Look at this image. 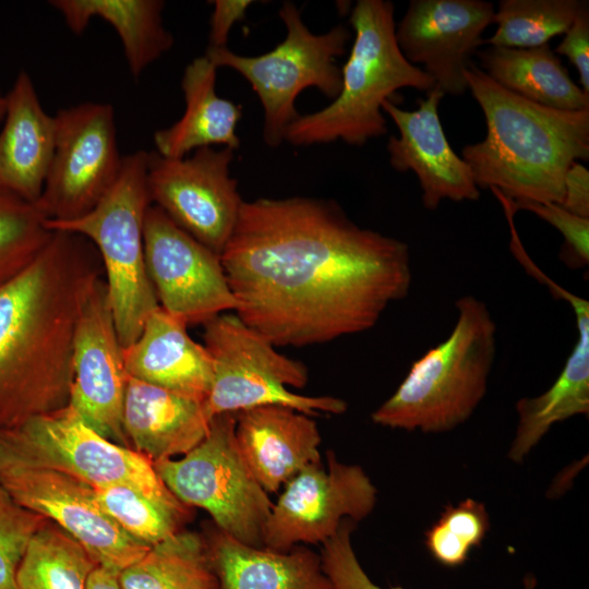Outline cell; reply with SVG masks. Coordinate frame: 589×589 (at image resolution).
I'll list each match as a JSON object with an SVG mask.
<instances>
[{
  "label": "cell",
  "instance_id": "1",
  "mask_svg": "<svg viewBox=\"0 0 589 589\" xmlns=\"http://www.w3.org/2000/svg\"><path fill=\"white\" fill-rule=\"evenodd\" d=\"M220 260L235 313L274 346L365 332L412 281L408 244L329 199L244 201Z\"/></svg>",
  "mask_w": 589,
  "mask_h": 589
},
{
  "label": "cell",
  "instance_id": "2",
  "mask_svg": "<svg viewBox=\"0 0 589 589\" xmlns=\"http://www.w3.org/2000/svg\"><path fill=\"white\" fill-rule=\"evenodd\" d=\"M101 262L84 237L52 230L0 287V430L69 405L79 317Z\"/></svg>",
  "mask_w": 589,
  "mask_h": 589
},
{
  "label": "cell",
  "instance_id": "3",
  "mask_svg": "<svg viewBox=\"0 0 589 589\" xmlns=\"http://www.w3.org/2000/svg\"><path fill=\"white\" fill-rule=\"evenodd\" d=\"M464 76L486 124L485 137L461 151L477 187L496 189L513 201L562 204L568 168L589 159V109L529 101L472 64Z\"/></svg>",
  "mask_w": 589,
  "mask_h": 589
},
{
  "label": "cell",
  "instance_id": "4",
  "mask_svg": "<svg viewBox=\"0 0 589 589\" xmlns=\"http://www.w3.org/2000/svg\"><path fill=\"white\" fill-rule=\"evenodd\" d=\"M349 23L354 39L341 68V87L332 103L299 116L287 129L285 141L309 146L342 141L362 146L387 133L382 113L385 100L400 88L430 92L433 80L401 53L395 37L394 4L388 0H359Z\"/></svg>",
  "mask_w": 589,
  "mask_h": 589
},
{
  "label": "cell",
  "instance_id": "5",
  "mask_svg": "<svg viewBox=\"0 0 589 589\" xmlns=\"http://www.w3.org/2000/svg\"><path fill=\"white\" fill-rule=\"evenodd\" d=\"M448 337L416 360L372 414L378 425L441 433L467 421L483 399L496 354V324L486 304L471 294L456 303Z\"/></svg>",
  "mask_w": 589,
  "mask_h": 589
},
{
  "label": "cell",
  "instance_id": "6",
  "mask_svg": "<svg viewBox=\"0 0 589 589\" xmlns=\"http://www.w3.org/2000/svg\"><path fill=\"white\" fill-rule=\"evenodd\" d=\"M147 163L145 151L123 156L117 181L91 212L68 221L46 220L48 229L80 235L96 249L122 348L140 336L146 318L159 308L144 255V219L152 204Z\"/></svg>",
  "mask_w": 589,
  "mask_h": 589
},
{
  "label": "cell",
  "instance_id": "7",
  "mask_svg": "<svg viewBox=\"0 0 589 589\" xmlns=\"http://www.w3.org/2000/svg\"><path fill=\"white\" fill-rule=\"evenodd\" d=\"M287 33L271 51L241 56L226 47H209L205 56L216 68H230L241 74L257 95L264 109L263 137L277 147L288 127L300 116L298 95L317 88L334 100L341 87V69L336 58L346 53L350 31L337 25L324 34H313L302 21L294 3L285 1L279 10Z\"/></svg>",
  "mask_w": 589,
  "mask_h": 589
},
{
  "label": "cell",
  "instance_id": "8",
  "mask_svg": "<svg viewBox=\"0 0 589 589\" xmlns=\"http://www.w3.org/2000/svg\"><path fill=\"white\" fill-rule=\"evenodd\" d=\"M204 346L214 376L205 408L213 419L224 413L269 405L293 408L309 416L340 414L347 404L332 396H305L289 387L308 383V369L275 349L268 339L236 313H223L204 325Z\"/></svg>",
  "mask_w": 589,
  "mask_h": 589
},
{
  "label": "cell",
  "instance_id": "9",
  "mask_svg": "<svg viewBox=\"0 0 589 589\" xmlns=\"http://www.w3.org/2000/svg\"><path fill=\"white\" fill-rule=\"evenodd\" d=\"M65 473L93 488L128 485L168 503H181L153 462L94 431L70 406L0 430V467Z\"/></svg>",
  "mask_w": 589,
  "mask_h": 589
},
{
  "label": "cell",
  "instance_id": "10",
  "mask_svg": "<svg viewBox=\"0 0 589 589\" xmlns=\"http://www.w3.org/2000/svg\"><path fill=\"white\" fill-rule=\"evenodd\" d=\"M235 426L236 413L216 416L194 448L153 466L182 504L206 510L215 527L231 538L262 548L273 502L244 461Z\"/></svg>",
  "mask_w": 589,
  "mask_h": 589
},
{
  "label": "cell",
  "instance_id": "11",
  "mask_svg": "<svg viewBox=\"0 0 589 589\" xmlns=\"http://www.w3.org/2000/svg\"><path fill=\"white\" fill-rule=\"evenodd\" d=\"M52 160L35 203L47 221H68L91 212L117 181L122 167L113 107L85 101L55 115Z\"/></svg>",
  "mask_w": 589,
  "mask_h": 589
},
{
  "label": "cell",
  "instance_id": "12",
  "mask_svg": "<svg viewBox=\"0 0 589 589\" xmlns=\"http://www.w3.org/2000/svg\"><path fill=\"white\" fill-rule=\"evenodd\" d=\"M233 158L235 151L229 147H203L183 158L148 152L152 204L218 255L233 233L244 202L230 176Z\"/></svg>",
  "mask_w": 589,
  "mask_h": 589
},
{
  "label": "cell",
  "instance_id": "13",
  "mask_svg": "<svg viewBox=\"0 0 589 589\" xmlns=\"http://www.w3.org/2000/svg\"><path fill=\"white\" fill-rule=\"evenodd\" d=\"M322 461L300 470L273 504L264 532V548L286 552L300 543L330 539L341 521H359L371 514L377 490L364 470L338 461L333 450Z\"/></svg>",
  "mask_w": 589,
  "mask_h": 589
},
{
  "label": "cell",
  "instance_id": "14",
  "mask_svg": "<svg viewBox=\"0 0 589 589\" xmlns=\"http://www.w3.org/2000/svg\"><path fill=\"white\" fill-rule=\"evenodd\" d=\"M148 278L159 306L188 326L236 310L220 255L151 204L143 228Z\"/></svg>",
  "mask_w": 589,
  "mask_h": 589
},
{
  "label": "cell",
  "instance_id": "15",
  "mask_svg": "<svg viewBox=\"0 0 589 589\" xmlns=\"http://www.w3.org/2000/svg\"><path fill=\"white\" fill-rule=\"evenodd\" d=\"M0 485L20 505L69 533L97 566L119 574L151 548L130 537L103 510L93 486L65 473L4 466Z\"/></svg>",
  "mask_w": 589,
  "mask_h": 589
},
{
  "label": "cell",
  "instance_id": "16",
  "mask_svg": "<svg viewBox=\"0 0 589 589\" xmlns=\"http://www.w3.org/2000/svg\"><path fill=\"white\" fill-rule=\"evenodd\" d=\"M128 382L123 348L107 286L100 277L91 289L76 325L69 405L99 435L125 447L129 445L122 416Z\"/></svg>",
  "mask_w": 589,
  "mask_h": 589
},
{
  "label": "cell",
  "instance_id": "17",
  "mask_svg": "<svg viewBox=\"0 0 589 589\" xmlns=\"http://www.w3.org/2000/svg\"><path fill=\"white\" fill-rule=\"evenodd\" d=\"M494 5L483 0H411L395 29L404 57L445 95L468 91L464 71L493 23Z\"/></svg>",
  "mask_w": 589,
  "mask_h": 589
},
{
  "label": "cell",
  "instance_id": "18",
  "mask_svg": "<svg viewBox=\"0 0 589 589\" xmlns=\"http://www.w3.org/2000/svg\"><path fill=\"white\" fill-rule=\"evenodd\" d=\"M445 94L434 87L416 110H404L388 99L382 105L398 129L387 142L390 166L413 171L425 208L436 209L443 200L477 201L480 191L468 164L452 148L443 130L438 105Z\"/></svg>",
  "mask_w": 589,
  "mask_h": 589
},
{
  "label": "cell",
  "instance_id": "19",
  "mask_svg": "<svg viewBox=\"0 0 589 589\" xmlns=\"http://www.w3.org/2000/svg\"><path fill=\"white\" fill-rule=\"evenodd\" d=\"M235 436L251 472L267 493L277 492L310 464L321 461V435L312 416L278 405L236 413Z\"/></svg>",
  "mask_w": 589,
  "mask_h": 589
},
{
  "label": "cell",
  "instance_id": "20",
  "mask_svg": "<svg viewBox=\"0 0 589 589\" xmlns=\"http://www.w3.org/2000/svg\"><path fill=\"white\" fill-rule=\"evenodd\" d=\"M187 327L160 306L151 313L140 336L123 348L129 377L205 401L213 383V360Z\"/></svg>",
  "mask_w": 589,
  "mask_h": 589
},
{
  "label": "cell",
  "instance_id": "21",
  "mask_svg": "<svg viewBox=\"0 0 589 589\" xmlns=\"http://www.w3.org/2000/svg\"><path fill=\"white\" fill-rule=\"evenodd\" d=\"M205 401L129 377L122 425L131 449L153 464L184 455L208 434Z\"/></svg>",
  "mask_w": 589,
  "mask_h": 589
},
{
  "label": "cell",
  "instance_id": "22",
  "mask_svg": "<svg viewBox=\"0 0 589 589\" xmlns=\"http://www.w3.org/2000/svg\"><path fill=\"white\" fill-rule=\"evenodd\" d=\"M0 132V185L36 203L52 160L55 116L48 115L29 74L21 71L5 94Z\"/></svg>",
  "mask_w": 589,
  "mask_h": 589
},
{
  "label": "cell",
  "instance_id": "23",
  "mask_svg": "<svg viewBox=\"0 0 589 589\" xmlns=\"http://www.w3.org/2000/svg\"><path fill=\"white\" fill-rule=\"evenodd\" d=\"M555 297L573 309L578 337L552 386L517 401L519 420L507 454L514 462H522L553 424L589 412V302L564 287L556 289Z\"/></svg>",
  "mask_w": 589,
  "mask_h": 589
},
{
  "label": "cell",
  "instance_id": "24",
  "mask_svg": "<svg viewBox=\"0 0 589 589\" xmlns=\"http://www.w3.org/2000/svg\"><path fill=\"white\" fill-rule=\"evenodd\" d=\"M205 541L220 589H334L320 555L306 548L280 552L251 546L218 528Z\"/></svg>",
  "mask_w": 589,
  "mask_h": 589
},
{
  "label": "cell",
  "instance_id": "25",
  "mask_svg": "<svg viewBox=\"0 0 589 589\" xmlns=\"http://www.w3.org/2000/svg\"><path fill=\"white\" fill-rule=\"evenodd\" d=\"M216 65L204 55L184 69L181 88L185 109L168 128L154 133L155 152L168 158H183L191 152L214 145L236 151L240 146L237 124L242 108L216 93Z\"/></svg>",
  "mask_w": 589,
  "mask_h": 589
},
{
  "label": "cell",
  "instance_id": "26",
  "mask_svg": "<svg viewBox=\"0 0 589 589\" xmlns=\"http://www.w3.org/2000/svg\"><path fill=\"white\" fill-rule=\"evenodd\" d=\"M74 34H82L94 17L110 24L120 37L128 68L134 79L173 46L164 26L160 0H51Z\"/></svg>",
  "mask_w": 589,
  "mask_h": 589
},
{
  "label": "cell",
  "instance_id": "27",
  "mask_svg": "<svg viewBox=\"0 0 589 589\" xmlns=\"http://www.w3.org/2000/svg\"><path fill=\"white\" fill-rule=\"evenodd\" d=\"M477 56L480 69L492 81L519 97L560 110L589 109V95L573 81L549 44L532 48L490 46Z\"/></svg>",
  "mask_w": 589,
  "mask_h": 589
},
{
  "label": "cell",
  "instance_id": "28",
  "mask_svg": "<svg viewBox=\"0 0 589 589\" xmlns=\"http://www.w3.org/2000/svg\"><path fill=\"white\" fill-rule=\"evenodd\" d=\"M123 589H220L205 538L180 530L118 575Z\"/></svg>",
  "mask_w": 589,
  "mask_h": 589
},
{
  "label": "cell",
  "instance_id": "29",
  "mask_svg": "<svg viewBox=\"0 0 589 589\" xmlns=\"http://www.w3.org/2000/svg\"><path fill=\"white\" fill-rule=\"evenodd\" d=\"M96 567L76 540L48 520L26 549L16 573V589H87Z\"/></svg>",
  "mask_w": 589,
  "mask_h": 589
},
{
  "label": "cell",
  "instance_id": "30",
  "mask_svg": "<svg viewBox=\"0 0 589 589\" xmlns=\"http://www.w3.org/2000/svg\"><path fill=\"white\" fill-rule=\"evenodd\" d=\"M584 3L579 0H501L493 15L497 27L482 44L505 48L545 45L567 32Z\"/></svg>",
  "mask_w": 589,
  "mask_h": 589
},
{
  "label": "cell",
  "instance_id": "31",
  "mask_svg": "<svg viewBox=\"0 0 589 589\" xmlns=\"http://www.w3.org/2000/svg\"><path fill=\"white\" fill-rule=\"evenodd\" d=\"M103 510L136 541L152 546L181 530L189 516L182 503H168L128 485L94 488Z\"/></svg>",
  "mask_w": 589,
  "mask_h": 589
},
{
  "label": "cell",
  "instance_id": "32",
  "mask_svg": "<svg viewBox=\"0 0 589 589\" xmlns=\"http://www.w3.org/2000/svg\"><path fill=\"white\" fill-rule=\"evenodd\" d=\"M51 233L35 203L0 185V287L36 259Z\"/></svg>",
  "mask_w": 589,
  "mask_h": 589
},
{
  "label": "cell",
  "instance_id": "33",
  "mask_svg": "<svg viewBox=\"0 0 589 589\" xmlns=\"http://www.w3.org/2000/svg\"><path fill=\"white\" fill-rule=\"evenodd\" d=\"M490 529V517L483 503L466 498L447 505L440 518L425 531V546L443 566L462 565L471 550L481 545Z\"/></svg>",
  "mask_w": 589,
  "mask_h": 589
},
{
  "label": "cell",
  "instance_id": "34",
  "mask_svg": "<svg viewBox=\"0 0 589 589\" xmlns=\"http://www.w3.org/2000/svg\"><path fill=\"white\" fill-rule=\"evenodd\" d=\"M47 521L0 485V589H16V573L26 549Z\"/></svg>",
  "mask_w": 589,
  "mask_h": 589
},
{
  "label": "cell",
  "instance_id": "35",
  "mask_svg": "<svg viewBox=\"0 0 589 589\" xmlns=\"http://www.w3.org/2000/svg\"><path fill=\"white\" fill-rule=\"evenodd\" d=\"M510 200V199H509ZM515 213L529 211L556 228L564 238L560 259L570 268L587 267L589 263V218L577 216L553 202L513 201Z\"/></svg>",
  "mask_w": 589,
  "mask_h": 589
},
{
  "label": "cell",
  "instance_id": "36",
  "mask_svg": "<svg viewBox=\"0 0 589 589\" xmlns=\"http://www.w3.org/2000/svg\"><path fill=\"white\" fill-rule=\"evenodd\" d=\"M354 526L356 521L344 519L337 532L323 543L320 555L323 572L334 589H384L370 579L354 553L351 543Z\"/></svg>",
  "mask_w": 589,
  "mask_h": 589
},
{
  "label": "cell",
  "instance_id": "37",
  "mask_svg": "<svg viewBox=\"0 0 589 589\" xmlns=\"http://www.w3.org/2000/svg\"><path fill=\"white\" fill-rule=\"evenodd\" d=\"M554 49L566 56L579 73L581 89L589 95V4L585 1L574 22Z\"/></svg>",
  "mask_w": 589,
  "mask_h": 589
},
{
  "label": "cell",
  "instance_id": "38",
  "mask_svg": "<svg viewBox=\"0 0 589 589\" xmlns=\"http://www.w3.org/2000/svg\"><path fill=\"white\" fill-rule=\"evenodd\" d=\"M252 2L250 0H216L212 2L214 10L209 20V47H226L231 27L244 17Z\"/></svg>",
  "mask_w": 589,
  "mask_h": 589
},
{
  "label": "cell",
  "instance_id": "39",
  "mask_svg": "<svg viewBox=\"0 0 589 589\" xmlns=\"http://www.w3.org/2000/svg\"><path fill=\"white\" fill-rule=\"evenodd\" d=\"M561 205L577 216L589 218V171L580 161L573 163L566 172Z\"/></svg>",
  "mask_w": 589,
  "mask_h": 589
},
{
  "label": "cell",
  "instance_id": "40",
  "mask_svg": "<svg viewBox=\"0 0 589 589\" xmlns=\"http://www.w3.org/2000/svg\"><path fill=\"white\" fill-rule=\"evenodd\" d=\"M118 575L112 570L97 566L88 578L87 589H123Z\"/></svg>",
  "mask_w": 589,
  "mask_h": 589
},
{
  "label": "cell",
  "instance_id": "41",
  "mask_svg": "<svg viewBox=\"0 0 589 589\" xmlns=\"http://www.w3.org/2000/svg\"><path fill=\"white\" fill-rule=\"evenodd\" d=\"M537 578L533 574H528L524 578V589H536Z\"/></svg>",
  "mask_w": 589,
  "mask_h": 589
},
{
  "label": "cell",
  "instance_id": "42",
  "mask_svg": "<svg viewBox=\"0 0 589 589\" xmlns=\"http://www.w3.org/2000/svg\"><path fill=\"white\" fill-rule=\"evenodd\" d=\"M5 112V94L0 92V121L3 119Z\"/></svg>",
  "mask_w": 589,
  "mask_h": 589
}]
</instances>
